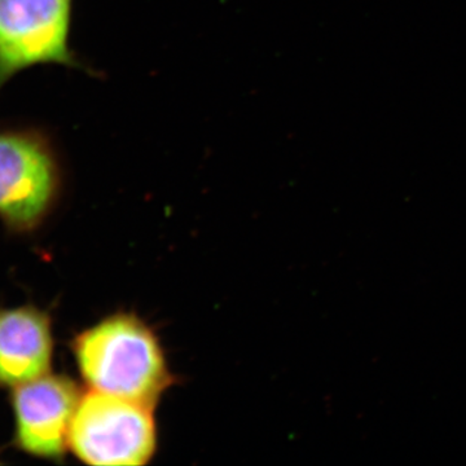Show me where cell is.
<instances>
[{"mask_svg": "<svg viewBox=\"0 0 466 466\" xmlns=\"http://www.w3.org/2000/svg\"><path fill=\"white\" fill-rule=\"evenodd\" d=\"M73 349L91 390L153 408L170 385L157 339L131 315H116L85 330Z\"/></svg>", "mask_w": 466, "mask_h": 466, "instance_id": "cell-1", "label": "cell"}, {"mask_svg": "<svg viewBox=\"0 0 466 466\" xmlns=\"http://www.w3.org/2000/svg\"><path fill=\"white\" fill-rule=\"evenodd\" d=\"M63 189L57 150L41 128L0 130V220L9 231L32 232L50 217Z\"/></svg>", "mask_w": 466, "mask_h": 466, "instance_id": "cell-2", "label": "cell"}, {"mask_svg": "<svg viewBox=\"0 0 466 466\" xmlns=\"http://www.w3.org/2000/svg\"><path fill=\"white\" fill-rule=\"evenodd\" d=\"M153 408L91 390L79 401L69 447L86 464L139 466L156 451Z\"/></svg>", "mask_w": 466, "mask_h": 466, "instance_id": "cell-3", "label": "cell"}, {"mask_svg": "<svg viewBox=\"0 0 466 466\" xmlns=\"http://www.w3.org/2000/svg\"><path fill=\"white\" fill-rule=\"evenodd\" d=\"M75 0H0V90L36 66L85 70L70 48Z\"/></svg>", "mask_w": 466, "mask_h": 466, "instance_id": "cell-4", "label": "cell"}, {"mask_svg": "<svg viewBox=\"0 0 466 466\" xmlns=\"http://www.w3.org/2000/svg\"><path fill=\"white\" fill-rule=\"evenodd\" d=\"M81 398L78 386L69 377L50 373L14 388L18 449L36 458H63Z\"/></svg>", "mask_w": 466, "mask_h": 466, "instance_id": "cell-5", "label": "cell"}, {"mask_svg": "<svg viewBox=\"0 0 466 466\" xmlns=\"http://www.w3.org/2000/svg\"><path fill=\"white\" fill-rule=\"evenodd\" d=\"M51 319L27 305L0 309V388H16L50 373Z\"/></svg>", "mask_w": 466, "mask_h": 466, "instance_id": "cell-6", "label": "cell"}]
</instances>
